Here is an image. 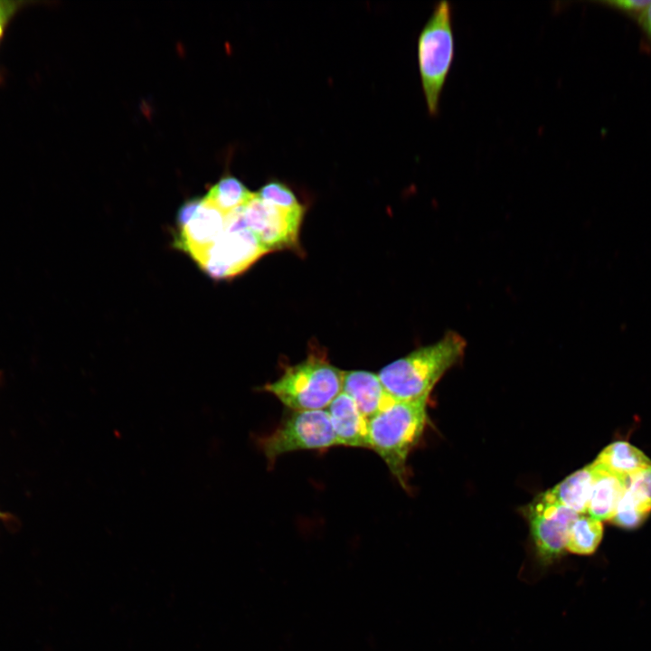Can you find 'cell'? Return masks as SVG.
<instances>
[{
    "label": "cell",
    "mask_w": 651,
    "mask_h": 651,
    "mask_svg": "<svg viewBox=\"0 0 651 651\" xmlns=\"http://www.w3.org/2000/svg\"><path fill=\"white\" fill-rule=\"evenodd\" d=\"M466 345L461 335L448 331L436 343L390 363L377 374L385 391L395 400L429 398L441 377L462 359Z\"/></svg>",
    "instance_id": "cell-1"
},
{
    "label": "cell",
    "mask_w": 651,
    "mask_h": 651,
    "mask_svg": "<svg viewBox=\"0 0 651 651\" xmlns=\"http://www.w3.org/2000/svg\"><path fill=\"white\" fill-rule=\"evenodd\" d=\"M428 399L393 400L368 420L370 449L378 454L404 488L408 457L425 429Z\"/></svg>",
    "instance_id": "cell-2"
},
{
    "label": "cell",
    "mask_w": 651,
    "mask_h": 651,
    "mask_svg": "<svg viewBox=\"0 0 651 651\" xmlns=\"http://www.w3.org/2000/svg\"><path fill=\"white\" fill-rule=\"evenodd\" d=\"M343 371L325 353L311 351L298 363L288 366L263 390L292 410H326L342 392Z\"/></svg>",
    "instance_id": "cell-3"
},
{
    "label": "cell",
    "mask_w": 651,
    "mask_h": 651,
    "mask_svg": "<svg viewBox=\"0 0 651 651\" xmlns=\"http://www.w3.org/2000/svg\"><path fill=\"white\" fill-rule=\"evenodd\" d=\"M451 4L439 2L422 27L417 44L422 90L430 116L439 111L440 96L455 56Z\"/></svg>",
    "instance_id": "cell-4"
},
{
    "label": "cell",
    "mask_w": 651,
    "mask_h": 651,
    "mask_svg": "<svg viewBox=\"0 0 651 651\" xmlns=\"http://www.w3.org/2000/svg\"><path fill=\"white\" fill-rule=\"evenodd\" d=\"M267 253L246 227L241 207L229 213L225 231L194 261L211 278L228 279L246 271Z\"/></svg>",
    "instance_id": "cell-5"
},
{
    "label": "cell",
    "mask_w": 651,
    "mask_h": 651,
    "mask_svg": "<svg viewBox=\"0 0 651 651\" xmlns=\"http://www.w3.org/2000/svg\"><path fill=\"white\" fill-rule=\"evenodd\" d=\"M335 446L338 442L326 409L292 410L260 440V448L270 464L288 452L325 450Z\"/></svg>",
    "instance_id": "cell-6"
},
{
    "label": "cell",
    "mask_w": 651,
    "mask_h": 651,
    "mask_svg": "<svg viewBox=\"0 0 651 651\" xmlns=\"http://www.w3.org/2000/svg\"><path fill=\"white\" fill-rule=\"evenodd\" d=\"M305 207L283 209L259 199L256 195L241 212L246 227L269 253L281 250H297L298 236Z\"/></svg>",
    "instance_id": "cell-7"
},
{
    "label": "cell",
    "mask_w": 651,
    "mask_h": 651,
    "mask_svg": "<svg viewBox=\"0 0 651 651\" xmlns=\"http://www.w3.org/2000/svg\"><path fill=\"white\" fill-rule=\"evenodd\" d=\"M536 557L542 565L556 561L566 550L570 529L577 513L547 499L542 493L524 511Z\"/></svg>",
    "instance_id": "cell-8"
},
{
    "label": "cell",
    "mask_w": 651,
    "mask_h": 651,
    "mask_svg": "<svg viewBox=\"0 0 651 651\" xmlns=\"http://www.w3.org/2000/svg\"><path fill=\"white\" fill-rule=\"evenodd\" d=\"M228 215L202 198L192 217L178 227L175 246L195 260L225 231Z\"/></svg>",
    "instance_id": "cell-9"
},
{
    "label": "cell",
    "mask_w": 651,
    "mask_h": 651,
    "mask_svg": "<svg viewBox=\"0 0 651 651\" xmlns=\"http://www.w3.org/2000/svg\"><path fill=\"white\" fill-rule=\"evenodd\" d=\"M338 446L370 449L368 420L341 392L326 408Z\"/></svg>",
    "instance_id": "cell-10"
},
{
    "label": "cell",
    "mask_w": 651,
    "mask_h": 651,
    "mask_svg": "<svg viewBox=\"0 0 651 651\" xmlns=\"http://www.w3.org/2000/svg\"><path fill=\"white\" fill-rule=\"evenodd\" d=\"M342 392L352 398L367 420L395 400L385 391L378 374L363 370L343 371Z\"/></svg>",
    "instance_id": "cell-11"
},
{
    "label": "cell",
    "mask_w": 651,
    "mask_h": 651,
    "mask_svg": "<svg viewBox=\"0 0 651 651\" xmlns=\"http://www.w3.org/2000/svg\"><path fill=\"white\" fill-rule=\"evenodd\" d=\"M594 481L587 514L599 521H611L627 487V477L591 463Z\"/></svg>",
    "instance_id": "cell-12"
},
{
    "label": "cell",
    "mask_w": 651,
    "mask_h": 651,
    "mask_svg": "<svg viewBox=\"0 0 651 651\" xmlns=\"http://www.w3.org/2000/svg\"><path fill=\"white\" fill-rule=\"evenodd\" d=\"M594 481L592 465L575 471L542 495L550 501L572 510L587 513Z\"/></svg>",
    "instance_id": "cell-13"
},
{
    "label": "cell",
    "mask_w": 651,
    "mask_h": 651,
    "mask_svg": "<svg viewBox=\"0 0 651 651\" xmlns=\"http://www.w3.org/2000/svg\"><path fill=\"white\" fill-rule=\"evenodd\" d=\"M593 463L626 477L651 466V460L642 451L625 441L607 446Z\"/></svg>",
    "instance_id": "cell-14"
},
{
    "label": "cell",
    "mask_w": 651,
    "mask_h": 651,
    "mask_svg": "<svg viewBox=\"0 0 651 651\" xmlns=\"http://www.w3.org/2000/svg\"><path fill=\"white\" fill-rule=\"evenodd\" d=\"M254 196L255 193L250 191L241 181L228 175L212 185L203 198L229 214L244 206Z\"/></svg>",
    "instance_id": "cell-15"
},
{
    "label": "cell",
    "mask_w": 651,
    "mask_h": 651,
    "mask_svg": "<svg viewBox=\"0 0 651 651\" xmlns=\"http://www.w3.org/2000/svg\"><path fill=\"white\" fill-rule=\"evenodd\" d=\"M602 535L603 525L600 521L580 514L570 529L566 550L579 555L592 554L599 545Z\"/></svg>",
    "instance_id": "cell-16"
},
{
    "label": "cell",
    "mask_w": 651,
    "mask_h": 651,
    "mask_svg": "<svg viewBox=\"0 0 651 651\" xmlns=\"http://www.w3.org/2000/svg\"><path fill=\"white\" fill-rule=\"evenodd\" d=\"M651 512V506L636 498L626 487L611 522L625 529L640 526Z\"/></svg>",
    "instance_id": "cell-17"
},
{
    "label": "cell",
    "mask_w": 651,
    "mask_h": 651,
    "mask_svg": "<svg viewBox=\"0 0 651 651\" xmlns=\"http://www.w3.org/2000/svg\"><path fill=\"white\" fill-rule=\"evenodd\" d=\"M256 195L261 201L283 209L292 210L304 206L288 186L277 180L265 184Z\"/></svg>",
    "instance_id": "cell-18"
},
{
    "label": "cell",
    "mask_w": 651,
    "mask_h": 651,
    "mask_svg": "<svg viewBox=\"0 0 651 651\" xmlns=\"http://www.w3.org/2000/svg\"><path fill=\"white\" fill-rule=\"evenodd\" d=\"M627 489L639 501L651 506V466L627 476Z\"/></svg>",
    "instance_id": "cell-19"
},
{
    "label": "cell",
    "mask_w": 651,
    "mask_h": 651,
    "mask_svg": "<svg viewBox=\"0 0 651 651\" xmlns=\"http://www.w3.org/2000/svg\"><path fill=\"white\" fill-rule=\"evenodd\" d=\"M34 3L33 1L0 0V43L16 14L25 5Z\"/></svg>",
    "instance_id": "cell-20"
},
{
    "label": "cell",
    "mask_w": 651,
    "mask_h": 651,
    "mask_svg": "<svg viewBox=\"0 0 651 651\" xmlns=\"http://www.w3.org/2000/svg\"><path fill=\"white\" fill-rule=\"evenodd\" d=\"M637 17L649 5L650 0H606L599 2Z\"/></svg>",
    "instance_id": "cell-21"
},
{
    "label": "cell",
    "mask_w": 651,
    "mask_h": 651,
    "mask_svg": "<svg viewBox=\"0 0 651 651\" xmlns=\"http://www.w3.org/2000/svg\"><path fill=\"white\" fill-rule=\"evenodd\" d=\"M637 21L643 30V32L646 33V35L648 37V39L651 41V3L637 17Z\"/></svg>",
    "instance_id": "cell-22"
}]
</instances>
